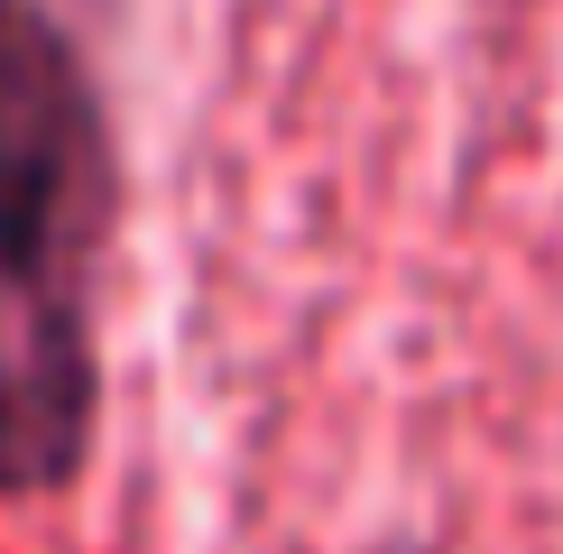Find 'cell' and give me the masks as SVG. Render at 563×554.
Masks as SVG:
<instances>
[{"label": "cell", "instance_id": "6da1fadb", "mask_svg": "<svg viewBox=\"0 0 563 554\" xmlns=\"http://www.w3.org/2000/svg\"><path fill=\"white\" fill-rule=\"evenodd\" d=\"M130 213L92 46L0 0V508H56L102 453V277Z\"/></svg>", "mask_w": 563, "mask_h": 554}]
</instances>
